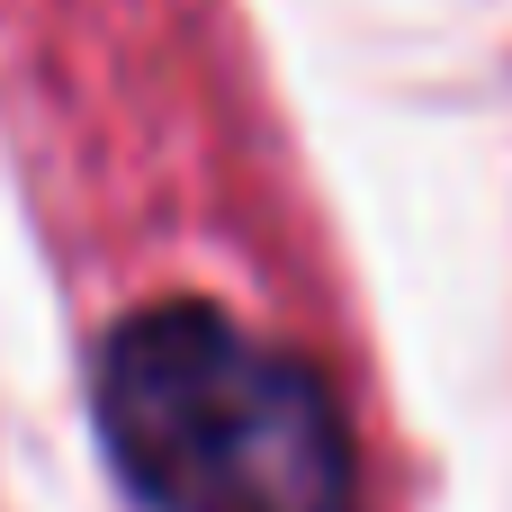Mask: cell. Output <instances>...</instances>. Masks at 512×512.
Instances as JSON below:
<instances>
[{"mask_svg":"<svg viewBox=\"0 0 512 512\" xmlns=\"http://www.w3.org/2000/svg\"><path fill=\"white\" fill-rule=\"evenodd\" d=\"M144 512H351V432L324 378L207 297H162L99 342L90 387Z\"/></svg>","mask_w":512,"mask_h":512,"instance_id":"6da1fadb","label":"cell"}]
</instances>
